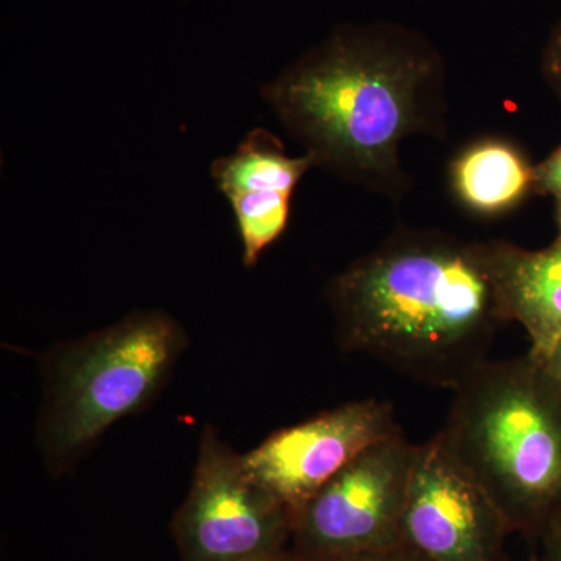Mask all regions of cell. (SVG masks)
<instances>
[{"instance_id":"obj_10","label":"cell","mask_w":561,"mask_h":561,"mask_svg":"<svg viewBox=\"0 0 561 561\" xmlns=\"http://www.w3.org/2000/svg\"><path fill=\"white\" fill-rule=\"evenodd\" d=\"M451 181L457 198L468 209L497 216L516 208L535 191V165L507 140L483 139L454 160Z\"/></svg>"},{"instance_id":"obj_18","label":"cell","mask_w":561,"mask_h":561,"mask_svg":"<svg viewBox=\"0 0 561 561\" xmlns=\"http://www.w3.org/2000/svg\"><path fill=\"white\" fill-rule=\"evenodd\" d=\"M260 561H305V560H301L300 557L295 556V553L291 552L290 549H287V551L276 553V556L267 557V559L260 560Z\"/></svg>"},{"instance_id":"obj_5","label":"cell","mask_w":561,"mask_h":561,"mask_svg":"<svg viewBox=\"0 0 561 561\" xmlns=\"http://www.w3.org/2000/svg\"><path fill=\"white\" fill-rule=\"evenodd\" d=\"M295 513L203 430L190 493L172 522L181 561H260L290 548Z\"/></svg>"},{"instance_id":"obj_7","label":"cell","mask_w":561,"mask_h":561,"mask_svg":"<svg viewBox=\"0 0 561 561\" xmlns=\"http://www.w3.org/2000/svg\"><path fill=\"white\" fill-rule=\"evenodd\" d=\"M507 524L443 440L415 446L401 542L430 561H502Z\"/></svg>"},{"instance_id":"obj_13","label":"cell","mask_w":561,"mask_h":561,"mask_svg":"<svg viewBox=\"0 0 561 561\" xmlns=\"http://www.w3.org/2000/svg\"><path fill=\"white\" fill-rule=\"evenodd\" d=\"M541 72L546 83L561 102V18L553 25L542 49Z\"/></svg>"},{"instance_id":"obj_17","label":"cell","mask_w":561,"mask_h":561,"mask_svg":"<svg viewBox=\"0 0 561 561\" xmlns=\"http://www.w3.org/2000/svg\"><path fill=\"white\" fill-rule=\"evenodd\" d=\"M530 356L541 365L542 370L548 373L549 378L561 389V335L545 353L538 354V356L530 354Z\"/></svg>"},{"instance_id":"obj_3","label":"cell","mask_w":561,"mask_h":561,"mask_svg":"<svg viewBox=\"0 0 561 561\" xmlns=\"http://www.w3.org/2000/svg\"><path fill=\"white\" fill-rule=\"evenodd\" d=\"M440 435L511 534L540 540L561 513V389L527 354L486 362L460 387Z\"/></svg>"},{"instance_id":"obj_15","label":"cell","mask_w":561,"mask_h":561,"mask_svg":"<svg viewBox=\"0 0 561 561\" xmlns=\"http://www.w3.org/2000/svg\"><path fill=\"white\" fill-rule=\"evenodd\" d=\"M339 561H430L413 551L405 545L391 546V548L379 549V551L357 553V556L348 557Z\"/></svg>"},{"instance_id":"obj_19","label":"cell","mask_w":561,"mask_h":561,"mask_svg":"<svg viewBox=\"0 0 561 561\" xmlns=\"http://www.w3.org/2000/svg\"><path fill=\"white\" fill-rule=\"evenodd\" d=\"M556 220L559 227V236L561 238V201H556Z\"/></svg>"},{"instance_id":"obj_6","label":"cell","mask_w":561,"mask_h":561,"mask_svg":"<svg viewBox=\"0 0 561 561\" xmlns=\"http://www.w3.org/2000/svg\"><path fill=\"white\" fill-rule=\"evenodd\" d=\"M415 446L402 432L368 446L295 513L290 551L339 561L401 545Z\"/></svg>"},{"instance_id":"obj_12","label":"cell","mask_w":561,"mask_h":561,"mask_svg":"<svg viewBox=\"0 0 561 561\" xmlns=\"http://www.w3.org/2000/svg\"><path fill=\"white\" fill-rule=\"evenodd\" d=\"M289 192H243L228 197L242 242V261L254 267L272 243L286 231L290 219Z\"/></svg>"},{"instance_id":"obj_4","label":"cell","mask_w":561,"mask_h":561,"mask_svg":"<svg viewBox=\"0 0 561 561\" xmlns=\"http://www.w3.org/2000/svg\"><path fill=\"white\" fill-rule=\"evenodd\" d=\"M186 348L172 316L136 311L47 351L35 432L47 470L66 474L117 421L146 409Z\"/></svg>"},{"instance_id":"obj_14","label":"cell","mask_w":561,"mask_h":561,"mask_svg":"<svg viewBox=\"0 0 561 561\" xmlns=\"http://www.w3.org/2000/svg\"><path fill=\"white\" fill-rule=\"evenodd\" d=\"M535 191L561 201V146L535 165Z\"/></svg>"},{"instance_id":"obj_9","label":"cell","mask_w":561,"mask_h":561,"mask_svg":"<svg viewBox=\"0 0 561 561\" xmlns=\"http://www.w3.org/2000/svg\"><path fill=\"white\" fill-rule=\"evenodd\" d=\"M511 321L522 324L538 356L561 335V238L542 250L505 243L502 273Z\"/></svg>"},{"instance_id":"obj_16","label":"cell","mask_w":561,"mask_h":561,"mask_svg":"<svg viewBox=\"0 0 561 561\" xmlns=\"http://www.w3.org/2000/svg\"><path fill=\"white\" fill-rule=\"evenodd\" d=\"M545 561H561V513L552 519L540 537Z\"/></svg>"},{"instance_id":"obj_1","label":"cell","mask_w":561,"mask_h":561,"mask_svg":"<svg viewBox=\"0 0 561 561\" xmlns=\"http://www.w3.org/2000/svg\"><path fill=\"white\" fill-rule=\"evenodd\" d=\"M261 95L316 168L390 198L411 186L402 142L448 133L445 57L398 22L341 25Z\"/></svg>"},{"instance_id":"obj_11","label":"cell","mask_w":561,"mask_h":561,"mask_svg":"<svg viewBox=\"0 0 561 561\" xmlns=\"http://www.w3.org/2000/svg\"><path fill=\"white\" fill-rule=\"evenodd\" d=\"M316 168L309 153L290 157L283 142L264 128H254L228 157L214 160L210 176L225 195L243 192H289Z\"/></svg>"},{"instance_id":"obj_8","label":"cell","mask_w":561,"mask_h":561,"mask_svg":"<svg viewBox=\"0 0 561 561\" xmlns=\"http://www.w3.org/2000/svg\"><path fill=\"white\" fill-rule=\"evenodd\" d=\"M401 434L389 402L351 401L268 435L242 454L250 474L297 513L375 443Z\"/></svg>"},{"instance_id":"obj_2","label":"cell","mask_w":561,"mask_h":561,"mask_svg":"<svg viewBox=\"0 0 561 561\" xmlns=\"http://www.w3.org/2000/svg\"><path fill=\"white\" fill-rule=\"evenodd\" d=\"M505 241L401 228L331 280L339 345L413 381L456 390L504 324Z\"/></svg>"},{"instance_id":"obj_20","label":"cell","mask_w":561,"mask_h":561,"mask_svg":"<svg viewBox=\"0 0 561 561\" xmlns=\"http://www.w3.org/2000/svg\"><path fill=\"white\" fill-rule=\"evenodd\" d=\"M530 561H545L542 557H535V559H531Z\"/></svg>"}]
</instances>
